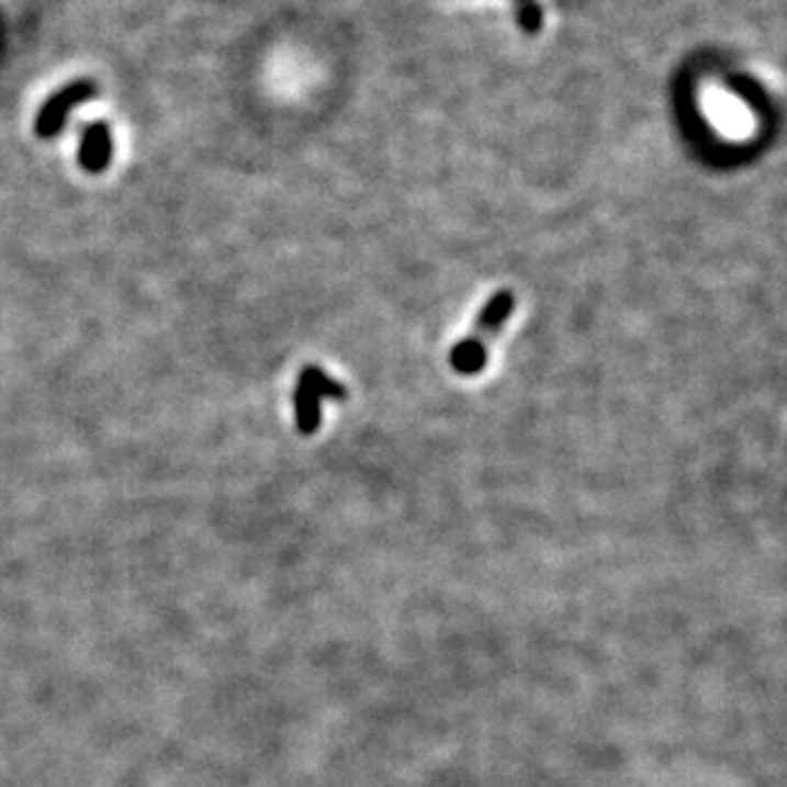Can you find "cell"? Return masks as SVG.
<instances>
[{
    "label": "cell",
    "mask_w": 787,
    "mask_h": 787,
    "mask_svg": "<svg viewBox=\"0 0 787 787\" xmlns=\"http://www.w3.org/2000/svg\"><path fill=\"white\" fill-rule=\"evenodd\" d=\"M519 21L529 34L540 29V8H537L535 0H519Z\"/></svg>",
    "instance_id": "5"
},
{
    "label": "cell",
    "mask_w": 787,
    "mask_h": 787,
    "mask_svg": "<svg viewBox=\"0 0 787 787\" xmlns=\"http://www.w3.org/2000/svg\"><path fill=\"white\" fill-rule=\"evenodd\" d=\"M514 307H517L514 292L498 290L496 294H491L486 305L481 307L473 330L450 348L448 363L458 376H479V373L486 369L488 346L498 338V333H502L504 323L514 313Z\"/></svg>",
    "instance_id": "1"
},
{
    "label": "cell",
    "mask_w": 787,
    "mask_h": 787,
    "mask_svg": "<svg viewBox=\"0 0 787 787\" xmlns=\"http://www.w3.org/2000/svg\"><path fill=\"white\" fill-rule=\"evenodd\" d=\"M98 95V85L92 80H77L69 82L65 88L54 92V95L42 105V111L36 115L34 131L38 138H54L65 126L69 113L75 111L77 105L90 103L92 98Z\"/></svg>",
    "instance_id": "3"
},
{
    "label": "cell",
    "mask_w": 787,
    "mask_h": 787,
    "mask_svg": "<svg viewBox=\"0 0 787 787\" xmlns=\"http://www.w3.org/2000/svg\"><path fill=\"white\" fill-rule=\"evenodd\" d=\"M77 159H80V167L85 171H90V175H100V171H105L108 167H111L113 134H111V126H108V123L95 121L82 131L80 154H77Z\"/></svg>",
    "instance_id": "4"
},
{
    "label": "cell",
    "mask_w": 787,
    "mask_h": 787,
    "mask_svg": "<svg viewBox=\"0 0 787 787\" xmlns=\"http://www.w3.org/2000/svg\"><path fill=\"white\" fill-rule=\"evenodd\" d=\"M348 396L340 381L319 369V366H305L297 376L292 402H294V423L302 435H315L323 423V402H342Z\"/></svg>",
    "instance_id": "2"
}]
</instances>
